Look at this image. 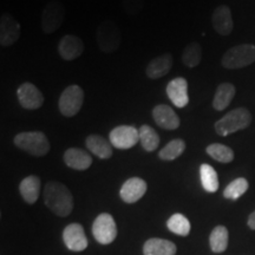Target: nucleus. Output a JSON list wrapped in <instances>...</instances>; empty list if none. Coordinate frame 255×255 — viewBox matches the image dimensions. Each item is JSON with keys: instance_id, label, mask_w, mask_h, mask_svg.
<instances>
[{"instance_id": "11", "label": "nucleus", "mask_w": 255, "mask_h": 255, "mask_svg": "<svg viewBox=\"0 0 255 255\" xmlns=\"http://www.w3.org/2000/svg\"><path fill=\"white\" fill-rule=\"evenodd\" d=\"M20 37V24L13 15L2 13L0 17V45H13Z\"/></svg>"}, {"instance_id": "28", "label": "nucleus", "mask_w": 255, "mask_h": 255, "mask_svg": "<svg viewBox=\"0 0 255 255\" xmlns=\"http://www.w3.org/2000/svg\"><path fill=\"white\" fill-rule=\"evenodd\" d=\"M207 154L210 157L214 158L215 161L221 162V163H231L234 159V151L229 146L221 144V143H213L209 144L206 149Z\"/></svg>"}, {"instance_id": "3", "label": "nucleus", "mask_w": 255, "mask_h": 255, "mask_svg": "<svg viewBox=\"0 0 255 255\" xmlns=\"http://www.w3.org/2000/svg\"><path fill=\"white\" fill-rule=\"evenodd\" d=\"M96 41L98 49L103 53H114L120 49L122 36L119 25L114 20L107 19L97 26L96 30Z\"/></svg>"}, {"instance_id": "7", "label": "nucleus", "mask_w": 255, "mask_h": 255, "mask_svg": "<svg viewBox=\"0 0 255 255\" xmlns=\"http://www.w3.org/2000/svg\"><path fill=\"white\" fill-rule=\"evenodd\" d=\"M84 102V91L81 87L70 85L62 92L58 101L59 111L63 116L73 117L82 109Z\"/></svg>"}, {"instance_id": "27", "label": "nucleus", "mask_w": 255, "mask_h": 255, "mask_svg": "<svg viewBox=\"0 0 255 255\" xmlns=\"http://www.w3.org/2000/svg\"><path fill=\"white\" fill-rule=\"evenodd\" d=\"M186 150V142L181 138H175L170 141L163 149L158 152V157L163 161H174L180 157Z\"/></svg>"}, {"instance_id": "25", "label": "nucleus", "mask_w": 255, "mask_h": 255, "mask_svg": "<svg viewBox=\"0 0 255 255\" xmlns=\"http://www.w3.org/2000/svg\"><path fill=\"white\" fill-rule=\"evenodd\" d=\"M201 183L203 189L208 193H215L219 189V177L215 169L209 164H202L200 167Z\"/></svg>"}, {"instance_id": "10", "label": "nucleus", "mask_w": 255, "mask_h": 255, "mask_svg": "<svg viewBox=\"0 0 255 255\" xmlns=\"http://www.w3.org/2000/svg\"><path fill=\"white\" fill-rule=\"evenodd\" d=\"M19 104L26 110H37L44 104V96L32 83H23L17 90Z\"/></svg>"}, {"instance_id": "8", "label": "nucleus", "mask_w": 255, "mask_h": 255, "mask_svg": "<svg viewBox=\"0 0 255 255\" xmlns=\"http://www.w3.org/2000/svg\"><path fill=\"white\" fill-rule=\"evenodd\" d=\"M92 234L96 241L101 245H109L114 242L117 237V227L113 216L108 213L98 215L92 225Z\"/></svg>"}, {"instance_id": "13", "label": "nucleus", "mask_w": 255, "mask_h": 255, "mask_svg": "<svg viewBox=\"0 0 255 255\" xmlns=\"http://www.w3.org/2000/svg\"><path fill=\"white\" fill-rule=\"evenodd\" d=\"M152 119L164 130H175L180 127L181 120L173 108L167 104H158L152 109Z\"/></svg>"}, {"instance_id": "24", "label": "nucleus", "mask_w": 255, "mask_h": 255, "mask_svg": "<svg viewBox=\"0 0 255 255\" xmlns=\"http://www.w3.org/2000/svg\"><path fill=\"white\" fill-rule=\"evenodd\" d=\"M139 131V142H141L142 148L145 151H154L158 148L159 145V136L158 133L155 131L154 128L150 126H142L138 129Z\"/></svg>"}, {"instance_id": "19", "label": "nucleus", "mask_w": 255, "mask_h": 255, "mask_svg": "<svg viewBox=\"0 0 255 255\" xmlns=\"http://www.w3.org/2000/svg\"><path fill=\"white\" fill-rule=\"evenodd\" d=\"M64 162L75 170H87L92 164V157L87 151L78 148H70L64 152Z\"/></svg>"}, {"instance_id": "16", "label": "nucleus", "mask_w": 255, "mask_h": 255, "mask_svg": "<svg viewBox=\"0 0 255 255\" xmlns=\"http://www.w3.org/2000/svg\"><path fill=\"white\" fill-rule=\"evenodd\" d=\"M167 95L176 108H184L189 102L188 97V82L186 78L177 77L171 79L167 85Z\"/></svg>"}, {"instance_id": "14", "label": "nucleus", "mask_w": 255, "mask_h": 255, "mask_svg": "<svg viewBox=\"0 0 255 255\" xmlns=\"http://www.w3.org/2000/svg\"><path fill=\"white\" fill-rule=\"evenodd\" d=\"M146 189L148 186L144 180L139 177H131L127 180L121 188V199L127 203H135L144 196Z\"/></svg>"}, {"instance_id": "20", "label": "nucleus", "mask_w": 255, "mask_h": 255, "mask_svg": "<svg viewBox=\"0 0 255 255\" xmlns=\"http://www.w3.org/2000/svg\"><path fill=\"white\" fill-rule=\"evenodd\" d=\"M85 144L92 154L102 159L110 158L113 156V144L103 136L96 133L89 135L85 139Z\"/></svg>"}, {"instance_id": "18", "label": "nucleus", "mask_w": 255, "mask_h": 255, "mask_svg": "<svg viewBox=\"0 0 255 255\" xmlns=\"http://www.w3.org/2000/svg\"><path fill=\"white\" fill-rule=\"evenodd\" d=\"M173 56L171 53H163V55L151 59L146 65L145 73L150 79H158L168 75L171 68H173Z\"/></svg>"}, {"instance_id": "22", "label": "nucleus", "mask_w": 255, "mask_h": 255, "mask_svg": "<svg viewBox=\"0 0 255 255\" xmlns=\"http://www.w3.org/2000/svg\"><path fill=\"white\" fill-rule=\"evenodd\" d=\"M143 253L144 255H175L176 246L164 239H150L144 244Z\"/></svg>"}, {"instance_id": "30", "label": "nucleus", "mask_w": 255, "mask_h": 255, "mask_svg": "<svg viewBox=\"0 0 255 255\" xmlns=\"http://www.w3.org/2000/svg\"><path fill=\"white\" fill-rule=\"evenodd\" d=\"M167 227L174 234L181 235V237H187L190 233L189 220L182 214L171 215L167 222Z\"/></svg>"}, {"instance_id": "29", "label": "nucleus", "mask_w": 255, "mask_h": 255, "mask_svg": "<svg viewBox=\"0 0 255 255\" xmlns=\"http://www.w3.org/2000/svg\"><path fill=\"white\" fill-rule=\"evenodd\" d=\"M182 63L188 68H196L202 60V47L199 43H190L183 49Z\"/></svg>"}, {"instance_id": "15", "label": "nucleus", "mask_w": 255, "mask_h": 255, "mask_svg": "<svg viewBox=\"0 0 255 255\" xmlns=\"http://www.w3.org/2000/svg\"><path fill=\"white\" fill-rule=\"evenodd\" d=\"M59 56L64 60H73L84 52V43L75 34H65L58 44Z\"/></svg>"}, {"instance_id": "5", "label": "nucleus", "mask_w": 255, "mask_h": 255, "mask_svg": "<svg viewBox=\"0 0 255 255\" xmlns=\"http://www.w3.org/2000/svg\"><path fill=\"white\" fill-rule=\"evenodd\" d=\"M255 62V46L253 44H241L229 49L222 57V66L229 70L242 69Z\"/></svg>"}, {"instance_id": "1", "label": "nucleus", "mask_w": 255, "mask_h": 255, "mask_svg": "<svg viewBox=\"0 0 255 255\" xmlns=\"http://www.w3.org/2000/svg\"><path fill=\"white\" fill-rule=\"evenodd\" d=\"M44 201L51 212L62 218L71 214L73 209L71 191L65 184L55 182V181L49 182L44 188Z\"/></svg>"}, {"instance_id": "17", "label": "nucleus", "mask_w": 255, "mask_h": 255, "mask_svg": "<svg viewBox=\"0 0 255 255\" xmlns=\"http://www.w3.org/2000/svg\"><path fill=\"white\" fill-rule=\"evenodd\" d=\"M212 24L214 30L221 36H228L234 28L232 11L227 5H220L212 14Z\"/></svg>"}, {"instance_id": "2", "label": "nucleus", "mask_w": 255, "mask_h": 255, "mask_svg": "<svg viewBox=\"0 0 255 255\" xmlns=\"http://www.w3.org/2000/svg\"><path fill=\"white\" fill-rule=\"evenodd\" d=\"M252 123V114L246 108H237L229 111L215 123V131L220 136H228L246 129Z\"/></svg>"}, {"instance_id": "33", "label": "nucleus", "mask_w": 255, "mask_h": 255, "mask_svg": "<svg viewBox=\"0 0 255 255\" xmlns=\"http://www.w3.org/2000/svg\"><path fill=\"white\" fill-rule=\"evenodd\" d=\"M248 226H250V228L255 231V210L250 215V218H248Z\"/></svg>"}, {"instance_id": "32", "label": "nucleus", "mask_w": 255, "mask_h": 255, "mask_svg": "<svg viewBox=\"0 0 255 255\" xmlns=\"http://www.w3.org/2000/svg\"><path fill=\"white\" fill-rule=\"evenodd\" d=\"M145 0H122V8L128 15H137L143 11Z\"/></svg>"}, {"instance_id": "23", "label": "nucleus", "mask_w": 255, "mask_h": 255, "mask_svg": "<svg viewBox=\"0 0 255 255\" xmlns=\"http://www.w3.org/2000/svg\"><path fill=\"white\" fill-rule=\"evenodd\" d=\"M235 87L232 83H222L216 89L214 100H213V108L218 111L227 109L235 96Z\"/></svg>"}, {"instance_id": "31", "label": "nucleus", "mask_w": 255, "mask_h": 255, "mask_svg": "<svg viewBox=\"0 0 255 255\" xmlns=\"http://www.w3.org/2000/svg\"><path fill=\"white\" fill-rule=\"evenodd\" d=\"M248 181L244 177H239L237 180L232 181L231 183L226 187L225 191H223V196L226 199H231V200H238L239 197H241L248 190Z\"/></svg>"}, {"instance_id": "26", "label": "nucleus", "mask_w": 255, "mask_h": 255, "mask_svg": "<svg viewBox=\"0 0 255 255\" xmlns=\"http://www.w3.org/2000/svg\"><path fill=\"white\" fill-rule=\"evenodd\" d=\"M210 248L214 253H222L228 246V229L225 226H218L213 229L209 238Z\"/></svg>"}, {"instance_id": "21", "label": "nucleus", "mask_w": 255, "mask_h": 255, "mask_svg": "<svg viewBox=\"0 0 255 255\" xmlns=\"http://www.w3.org/2000/svg\"><path fill=\"white\" fill-rule=\"evenodd\" d=\"M19 191L25 202L33 205L37 202L40 194V178L36 175L25 177L19 186Z\"/></svg>"}, {"instance_id": "12", "label": "nucleus", "mask_w": 255, "mask_h": 255, "mask_svg": "<svg viewBox=\"0 0 255 255\" xmlns=\"http://www.w3.org/2000/svg\"><path fill=\"white\" fill-rule=\"evenodd\" d=\"M63 240L66 247L72 252H82L88 247L87 235L79 223H71L66 226L63 232Z\"/></svg>"}, {"instance_id": "4", "label": "nucleus", "mask_w": 255, "mask_h": 255, "mask_svg": "<svg viewBox=\"0 0 255 255\" xmlns=\"http://www.w3.org/2000/svg\"><path fill=\"white\" fill-rule=\"evenodd\" d=\"M14 144L32 156L41 157L50 151V142L46 135L40 131H25L14 136Z\"/></svg>"}, {"instance_id": "6", "label": "nucleus", "mask_w": 255, "mask_h": 255, "mask_svg": "<svg viewBox=\"0 0 255 255\" xmlns=\"http://www.w3.org/2000/svg\"><path fill=\"white\" fill-rule=\"evenodd\" d=\"M65 20V8L59 0H51L41 12V30L51 34L62 26Z\"/></svg>"}, {"instance_id": "9", "label": "nucleus", "mask_w": 255, "mask_h": 255, "mask_svg": "<svg viewBox=\"0 0 255 255\" xmlns=\"http://www.w3.org/2000/svg\"><path fill=\"white\" fill-rule=\"evenodd\" d=\"M109 141L117 149H131L139 141V131L132 126H119L110 131Z\"/></svg>"}]
</instances>
